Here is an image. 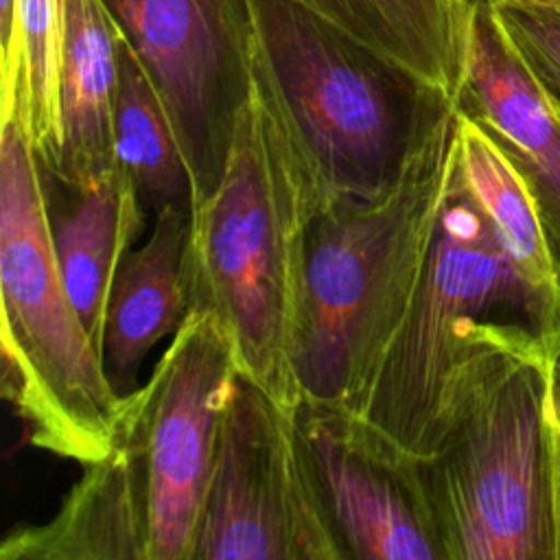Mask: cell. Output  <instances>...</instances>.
<instances>
[{
    "label": "cell",
    "instance_id": "6da1fadb",
    "mask_svg": "<svg viewBox=\"0 0 560 560\" xmlns=\"http://www.w3.org/2000/svg\"><path fill=\"white\" fill-rule=\"evenodd\" d=\"M326 206L256 59L221 177L190 206L182 269L188 308L221 322L238 374L291 411L302 407L308 230Z\"/></svg>",
    "mask_w": 560,
    "mask_h": 560
},
{
    "label": "cell",
    "instance_id": "7a4b0ae2",
    "mask_svg": "<svg viewBox=\"0 0 560 560\" xmlns=\"http://www.w3.org/2000/svg\"><path fill=\"white\" fill-rule=\"evenodd\" d=\"M551 368L529 326L466 328L420 459L444 560H556Z\"/></svg>",
    "mask_w": 560,
    "mask_h": 560
},
{
    "label": "cell",
    "instance_id": "3957f363",
    "mask_svg": "<svg viewBox=\"0 0 560 560\" xmlns=\"http://www.w3.org/2000/svg\"><path fill=\"white\" fill-rule=\"evenodd\" d=\"M455 120L435 122L383 192L339 197L313 219L302 402L352 411L407 317L455 179Z\"/></svg>",
    "mask_w": 560,
    "mask_h": 560
},
{
    "label": "cell",
    "instance_id": "277c9868",
    "mask_svg": "<svg viewBox=\"0 0 560 560\" xmlns=\"http://www.w3.org/2000/svg\"><path fill=\"white\" fill-rule=\"evenodd\" d=\"M0 114L2 396L33 446L85 466L112 451L127 396L66 291L22 85L0 92Z\"/></svg>",
    "mask_w": 560,
    "mask_h": 560
},
{
    "label": "cell",
    "instance_id": "5b68a950",
    "mask_svg": "<svg viewBox=\"0 0 560 560\" xmlns=\"http://www.w3.org/2000/svg\"><path fill=\"white\" fill-rule=\"evenodd\" d=\"M262 77L326 201L374 197L453 96L295 0H252Z\"/></svg>",
    "mask_w": 560,
    "mask_h": 560
},
{
    "label": "cell",
    "instance_id": "8992f818",
    "mask_svg": "<svg viewBox=\"0 0 560 560\" xmlns=\"http://www.w3.org/2000/svg\"><path fill=\"white\" fill-rule=\"evenodd\" d=\"M481 319L523 324L542 337L534 302L466 192L455 160V179L418 295L350 413L424 459L462 337Z\"/></svg>",
    "mask_w": 560,
    "mask_h": 560
},
{
    "label": "cell",
    "instance_id": "52a82bcc",
    "mask_svg": "<svg viewBox=\"0 0 560 560\" xmlns=\"http://www.w3.org/2000/svg\"><path fill=\"white\" fill-rule=\"evenodd\" d=\"M298 411L241 374L192 560H348Z\"/></svg>",
    "mask_w": 560,
    "mask_h": 560
},
{
    "label": "cell",
    "instance_id": "ba28073f",
    "mask_svg": "<svg viewBox=\"0 0 560 560\" xmlns=\"http://www.w3.org/2000/svg\"><path fill=\"white\" fill-rule=\"evenodd\" d=\"M153 83L182 149L192 201L221 177L258 59L252 0H101Z\"/></svg>",
    "mask_w": 560,
    "mask_h": 560
},
{
    "label": "cell",
    "instance_id": "9c48e42d",
    "mask_svg": "<svg viewBox=\"0 0 560 560\" xmlns=\"http://www.w3.org/2000/svg\"><path fill=\"white\" fill-rule=\"evenodd\" d=\"M238 370L206 308H188L151 378L138 387L149 477L147 560H192Z\"/></svg>",
    "mask_w": 560,
    "mask_h": 560
},
{
    "label": "cell",
    "instance_id": "30bf717a",
    "mask_svg": "<svg viewBox=\"0 0 560 560\" xmlns=\"http://www.w3.org/2000/svg\"><path fill=\"white\" fill-rule=\"evenodd\" d=\"M324 497L354 560H444L422 462L343 409L298 411Z\"/></svg>",
    "mask_w": 560,
    "mask_h": 560
},
{
    "label": "cell",
    "instance_id": "8fae6325",
    "mask_svg": "<svg viewBox=\"0 0 560 560\" xmlns=\"http://www.w3.org/2000/svg\"><path fill=\"white\" fill-rule=\"evenodd\" d=\"M149 477L140 389L127 394V411L112 451L83 466L59 512L42 525L11 529L2 560H147Z\"/></svg>",
    "mask_w": 560,
    "mask_h": 560
},
{
    "label": "cell",
    "instance_id": "7c38bea8",
    "mask_svg": "<svg viewBox=\"0 0 560 560\" xmlns=\"http://www.w3.org/2000/svg\"><path fill=\"white\" fill-rule=\"evenodd\" d=\"M457 109L481 122L523 173L560 254V107L490 2L472 4Z\"/></svg>",
    "mask_w": 560,
    "mask_h": 560
},
{
    "label": "cell",
    "instance_id": "4fadbf2b",
    "mask_svg": "<svg viewBox=\"0 0 560 560\" xmlns=\"http://www.w3.org/2000/svg\"><path fill=\"white\" fill-rule=\"evenodd\" d=\"M457 173L538 313L545 346L560 354V254L523 173L499 140L457 109Z\"/></svg>",
    "mask_w": 560,
    "mask_h": 560
},
{
    "label": "cell",
    "instance_id": "5bb4252c",
    "mask_svg": "<svg viewBox=\"0 0 560 560\" xmlns=\"http://www.w3.org/2000/svg\"><path fill=\"white\" fill-rule=\"evenodd\" d=\"M59 127L52 173L74 195L105 179L114 166V98L118 31L101 0H59Z\"/></svg>",
    "mask_w": 560,
    "mask_h": 560
},
{
    "label": "cell",
    "instance_id": "9a60e30c",
    "mask_svg": "<svg viewBox=\"0 0 560 560\" xmlns=\"http://www.w3.org/2000/svg\"><path fill=\"white\" fill-rule=\"evenodd\" d=\"M188 221L186 203L155 210L149 238L127 254L116 276L101 354L109 383L122 396L136 389V374L149 350L177 330L188 313L182 269Z\"/></svg>",
    "mask_w": 560,
    "mask_h": 560
},
{
    "label": "cell",
    "instance_id": "2e32d148",
    "mask_svg": "<svg viewBox=\"0 0 560 560\" xmlns=\"http://www.w3.org/2000/svg\"><path fill=\"white\" fill-rule=\"evenodd\" d=\"M142 221L140 190L118 162L105 179L77 192V206L52 223L66 291L98 352H103L112 289Z\"/></svg>",
    "mask_w": 560,
    "mask_h": 560
},
{
    "label": "cell",
    "instance_id": "e0dca14e",
    "mask_svg": "<svg viewBox=\"0 0 560 560\" xmlns=\"http://www.w3.org/2000/svg\"><path fill=\"white\" fill-rule=\"evenodd\" d=\"M420 79L459 96L472 4L466 0H295Z\"/></svg>",
    "mask_w": 560,
    "mask_h": 560
},
{
    "label": "cell",
    "instance_id": "ac0fdd59",
    "mask_svg": "<svg viewBox=\"0 0 560 560\" xmlns=\"http://www.w3.org/2000/svg\"><path fill=\"white\" fill-rule=\"evenodd\" d=\"M118 81L114 98L116 160L133 177L142 203L160 210L192 201L190 175L166 109L133 50L118 35Z\"/></svg>",
    "mask_w": 560,
    "mask_h": 560
},
{
    "label": "cell",
    "instance_id": "d6986e66",
    "mask_svg": "<svg viewBox=\"0 0 560 560\" xmlns=\"http://www.w3.org/2000/svg\"><path fill=\"white\" fill-rule=\"evenodd\" d=\"M59 0H15V42L0 59V83L22 74L28 85L31 133L42 168L50 175L61 151L59 127Z\"/></svg>",
    "mask_w": 560,
    "mask_h": 560
},
{
    "label": "cell",
    "instance_id": "ffe728a7",
    "mask_svg": "<svg viewBox=\"0 0 560 560\" xmlns=\"http://www.w3.org/2000/svg\"><path fill=\"white\" fill-rule=\"evenodd\" d=\"M488 2L536 79L560 107V13L516 0Z\"/></svg>",
    "mask_w": 560,
    "mask_h": 560
},
{
    "label": "cell",
    "instance_id": "44dd1931",
    "mask_svg": "<svg viewBox=\"0 0 560 560\" xmlns=\"http://www.w3.org/2000/svg\"><path fill=\"white\" fill-rule=\"evenodd\" d=\"M549 444H551V492H553V527L556 560H560V405L549 394Z\"/></svg>",
    "mask_w": 560,
    "mask_h": 560
},
{
    "label": "cell",
    "instance_id": "7402d4cb",
    "mask_svg": "<svg viewBox=\"0 0 560 560\" xmlns=\"http://www.w3.org/2000/svg\"><path fill=\"white\" fill-rule=\"evenodd\" d=\"M551 398L560 405V354L556 357L551 368Z\"/></svg>",
    "mask_w": 560,
    "mask_h": 560
},
{
    "label": "cell",
    "instance_id": "603a6c76",
    "mask_svg": "<svg viewBox=\"0 0 560 560\" xmlns=\"http://www.w3.org/2000/svg\"><path fill=\"white\" fill-rule=\"evenodd\" d=\"M516 2H527V4H538V7H547L551 11L560 13V0H516Z\"/></svg>",
    "mask_w": 560,
    "mask_h": 560
},
{
    "label": "cell",
    "instance_id": "cb8c5ba5",
    "mask_svg": "<svg viewBox=\"0 0 560 560\" xmlns=\"http://www.w3.org/2000/svg\"><path fill=\"white\" fill-rule=\"evenodd\" d=\"M468 4H477V2H488V0H466Z\"/></svg>",
    "mask_w": 560,
    "mask_h": 560
}]
</instances>
